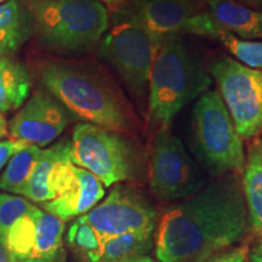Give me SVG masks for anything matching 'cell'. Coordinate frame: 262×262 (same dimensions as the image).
<instances>
[{
  "instance_id": "obj_1",
  "label": "cell",
  "mask_w": 262,
  "mask_h": 262,
  "mask_svg": "<svg viewBox=\"0 0 262 262\" xmlns=\"http://www.w3.org/2000/svg\"><path fill=\"white\" fill-rule=\"evenodd\" d=\"M248 210L241 182L225 175L169 209L156 233L159 262L205 261L247 233Z\"/></svg>"
},
{
  "instance_id": "obj_2",
  "label": "cell",
  "mask_w": 262,
  "mask_h": 262,
  "mask_svg": "<svg viewBox=\"0 0 262 262\" xmlns=\"http://www.w3.org/2000/svg\"><path fill=\"white\" fill-rule=\"evenodd\" d=\"M42 86L84 123L133 135L140 120L129 100L106 75L67 62H45Z\"/></svg>"
},
{
  "instance_id": "obj_3",
  "label": "cell",
  "mask_w": 262,
  "mask_h": 262,
  "mask_svg": "<svg viewBox=\"0 0 262 262\" xmlns=\"http://www.w3.org/2000/svg\"><path fill=\"white\" fill-rule=\"evenodd\" d=\"M210 84V75L183 37L164 39L149 78V126L156 131L170 129L182 108L209 90Z\"/></svg>"
},
{
  "instance_id": "obj_4",
  "label": "cell",
  "mask_w": 262,
  "mask_h": 262,
  "mask_svg": "<svg viewBox=\"0 0 262 262\" xmlns=\"http://www.w3.org/2000/svg\"><path fill=\"white\" fill-rule=\"evenodd\" d=\"M35 34L48 50L62 56L97 45L110 27V11L100 0H25Z\"/></svg>"
},
{
  "instance_id": "obj_5",
  "label": "cell",
  "mask_w": 262,
  "mask_h": 262,
  "mask_svg": "<svg viewBox=\"0 0 262 262\" xmlns=\"http://www.w3.org/2000/svg\"><path fill=\"white\" fill-rule=\"evenodd\" d=\"M162 41L125 8L113 12L100 41L101 57L116 70L143 116L147 113L150 72Z\"/></svg>"
},
{
  "instance_id": "obj_6",
  "label": "cell",
  "mask_w": 262,
  "mask_h": 262,
  "mask_svg": "<svg viewBox=\"0 0 262 262\" xmlns=\"http://www.w3.org/2000/svg\"><path fill=\"white\" fill-rule=\"evenodd\" d=\"M71 143L72 163L93 173L104 187L139 179L145 170V150L127 134L79 123Z\"/></svg>"
},
{
  "instance_id": "obj_7",
  "label": "cell",
  "mask_w": 262,
  "mask_h": 262,
  "mask_svg": "<svg viewBox=\"0 0 262 262\" xmlns=\"http://www.w3.org/2000/svg\"><path fill=\"white\" fill-rule=\"evenodd\" d=\"M192 145L198 159L212 175L243 171V140L219 90H206L196 98L192 112Z\"/></svg>"
},
{
  "instance_id": "obj_8",
  "label": "cell",
  "mask_w": 262,
  "mask_h": 262,
  "mask_svg": "<svg viewBox=\"0 0 262 262\" xmlns=\"http://www.w3.org/2000/svg\"><path fill=\"white\" fill-rule=\"evenodd\" d=\"M210 74L242 140L256 137L262 131V71L251 70L234 58L212 60Z\"/></svg>"
},
{
  "instance_id": "obj_9",
  "label": "cell",
  "mask_w": 262,
  "mask_h": 262,
  "mask_svg": "<svg viewBox=\"0 0 262 262\" xmlns=\"http://www.w3.org/2000/svg\"><path fill=\"white\" fill-rule=\"evenodd\" d=\"M149 186L162 201H180L205 186L199 165L170 129H159L152 141L148 163Z\"/></svg>"
},
{
  "instance_id": "obj_10",
  "label": "cell",
  "mask_w": 262,
  "mask_h": 262,
  "mask_svg": "<svg viewBox=\"0 0 262 262\" xmlns=\"http://www.w3.org/2000/svg\"><path fill=\"white\" fill-rule=\"evenodd\" d=\"M122 8L162 40L185 34L216 39L221 31L196 0H126Z\"/></svg>"
},
{
  "instance_id": "obj_11",
  "label": "cell",
  "mask_w": 262,
  "mask_h": 262,
  "mask_svg": "<svg viewBox=\"0 0 262 262\" xmlns=\"http://www.w3.org/2000/svg\"><path fill=\"white\" fill-rule=\"evenodd\" d=\"M80 219L104 242L130 232L155 228L157 211L152 203L136 188L118 185L103 202Z\"/></svg>"
},
{
  "instance_id": "obj_12",
  "label": "cell",
  "mask_w": 262,
  "mask_h": 262,
  "mask_svg": "<svg viewBox=\"0 0 262 262\" xmlns=\"http://www.w3.org/2000/svg\"><path fill=\"white\" fill-rule=\"evenodd\" d=\"M72 114L47 90L35 91L10 122L11 139L44 147L54 142L70 124Z\"/></svg>"
},
{
  "instance_id": "obj_13",
  "label": "cell",
  "mask_w": 262,
  "mask_h": 262,
  "mask_svg": "<svg viewBox=\"0 0 262 262\" xmlns=\"http://www.w3.org/2000/svg\"><path fill=\"white\" fill-rule=\"evenodd\" d=\"M72 143L62 140L41 150L24 195L34 203L54 201L66 191L73 178Z\"/></svg>"
},
{
  "instance_id": "obj_14",
  "label": "cell",
  "mask_w": 262,
  "mask_h": 262,
  "mask_svg": "<svg viewBox=\"0 0 262 262\" xmlns=\"http://www.w3.org/2000/svg\"><path fill=\"white\" fill-rule=\"evenodd\" d=\"M103 195L102 182L88 170L74 165L73 178L66 191L54 201L42 203L41 206L49 214L66 222L89 212Z\"/></svg>"
},
{
  "instance_id": "obj_15",
  "label": "cell",
  "mask_w": 262,
  "mask_h": 262,
  "mask_svg": "<svg viewBox=\"0 0 262 262\" xmlns=\"http://www.w3.org/2000/svg\"><path fill=\"white\" fill-rule=\"evenodd\" d=\"M206 9L222 31L245 40H262V11L237 0H206Z\"/></svg>"
},
{
  "instance_id": "obj_16",
  "label": "cell",
  "mask_w": 262,
  "mask_h": 262,
  "mask_svg": "<svg viewBox=\"0 0 262 262\" xmlns=\"http://www.w3.org/2000/svg\"><path fill=\"white\" fill-rule=\"evenodd\" d=\"M34 34V18L25 0L0 4V54H15Z\"/></svg>"
},
{
  "instance_id": "obj_17",
  "label": "cell",
  "mask_w": 262,
  "mask_h": 262,
  "mask_svg": "<svg viewBox=\"0 0 262 262\" xmlns=\"http://www.w3.org/2000/svg\"><path fill=\"white\" fill-rule=\"evenodd\" d=\"M32 89L27 67L10 54H0V114L18 110Z\"/></svg>"
},
{
  "instance_id": "obj_18",
  "label": "cell",
  "mask_w": 262,
  "mask_h": 262,
  "mask_svg": "<svg viewBox=\"0 0 262 262\" xmlns=\"http://www.w3.org/2000/svg\"><path fill=\"white\" fill-rule=\"evenodd\" d=\"M243 194L248 222L255 234L262 237V137L249 145L244 164Z\"/></svg>"
},
{
  "instance_id": "obj_19",
  "label": "cell",
  "mask_w": 262,
  "mask_h": 262,
  "mask_svg": "<svg viewBox=\"0 0 262 262\" xmlns=\"http://www.w3.org/2000/svg\"><path fill=\"white\" fill-rule=\"evenodd\" d=\"M64 222L39 209L35 217V234L25 262H58L63 251Z\"/></svg>"
},
{
  "instance_id": "obj_20",
  "label": "cell",
  "mask_w": 262,
  "mask_h": 262,
  "mask_svg": "<svg viewBox=\"0 0 262 262\" xmlns=\"http://www.w3.org/2000/svg\"><path fill=\"white\" fill-rule=\"evenodd\" d=\"M153 231L155 228L142 229L107 239L98 262H125L146 256L153 245Z\"/></svg>"
},
{
  "instance_id": "obj_21",
  "label": "cell",
  "mask_w": 262,
  "mask_h": 262,
  "mask_svg": "<svg viewBox=\"0 0 262 262\" xmlns=\"http://www.w3.org/2000/svg\"><path fill=\"white\" fill-rule=\"evenodd\" d=\"M41 150L40 147L31 145L16 153L6 164L5 170L0 176V189L24 195Z\"/></svg>"
},
{
  "instance_id": "obj_22",
  "label": "cell",
  "mask_w": 262,
  "mask_h": 262,
  "mask_svg": "<svg viewBox=\"0 0 262 262\" xmlns=\"http://www.w3.org/2000/svg\"><path fill=\"white\" fill-rule=\"evenodd\" d=\"M67 243L81 257L89 262H98L102 254L103 242L95 229L78 217L67 232Z\"/></svg>"
},
{
  "instance_id": "obj_23",
  "label": "cell",
  "mask_w": 262,
  "mask_h": 262,
  "mask_svg": "<svg viewBox=\"0 0 262 262\" xmlns=\"http://www.w3.org/2000/svg\"><path fill=\"white\" fill-rule=\"evenodd\" d=\"M216 39L239 63L251 70L262 71V40H245L222 29L216 35Z\"/></svg>"
},
{
  "instance_id": "obj_24",
  "label": "cell",
  "mask_w": 262,
  "mask_h": 262,
  "mask_svg": "<svg viewBox=\"0 0 262 262\" xmlns=\"http://www.w3.org/2000/svg\"><path fill=\"white\" fill-rule=\"evenodd\" d=\"M35 208L37 206L26 198L0 193V238L4 239L10 227L21 217L34 211Z\"/></svg>"
},
{
  "instance_id": "obj_25",
  "label": "cell",
  "mask_w": 262,
  "mask_h": 262,
  "mask_svg": "<svg viewBox=\"0 0 262 262\" xmlns=\"http://www.w3.org/2000/svg\"><path fill=\"white\" fill-rule=\"evenodd\" d=\"M28 146L31 145L24 142V141H18L15 139L0 141V170L4 168L6 164L9 163V160L11 159L16 153L27 148Z\"/></svg>"
},
{
  "instance_id": "obj_26",
  "label": "cell",
  "mask_w": 262,
  "mask_h": 262,
  "mask_svg": "<svg viewBox=\"0 0 262 262\" xmlns=\"http://www.w3.org/2000/svg\"><path fill=\"white\" fill-rule=\"evenodd\" d=\"M249 254L248 245H242V247L231 249L226 253H221L215 256L209 257L205 262H244Z\"/></svg>"
},
{
  "instance_id": "obj_27",
  "label": "cell",
  "mask_w": 262,
  "mask_h": 262,
  "mask_svg": "<svg viewBox=\"0 0 262 262\" xmlns=\"http://www.w3.org/2000/svg\"><path fill=\"white\" fill-rule=\"evenodd\" d=\"M251 262H262V237L258 239L257 243L254 245L249 253Z\"/></svg>"
},
{
  "instance_id": "obj_28",
  "label": "cell",
  "mask_w": 262,
  "mask_h": 262,
  "mask_svg": "<svg viewBox=\"0 0 262 262\" xmlns=\"http://www.w3.org/2000/svg\"><path fill=\"white\" fill-rule=\"evenodd\" d=\"M0 262H18L10 251L6 249L4 239L0 238Z\"/></svg>"
},
{
  "instance_id": "obj_29",
  "label": "cell",
  "mask_w": 262,
  "mask_h": 262,
  "mask_svg": "<svg viewBox=\"0 0 262 262\" xmlns=\"http://www.w3.org/2000/svg\"><path fill=\"white\" fill-rule=\"evenodd\" d=\"M100 2L103 3L104 5L110 6L111 9L116 11V10H118L119 8H122V6L125 4L126 0H100Z\"/></svg>"
},
{
  "instance_id": "obj_30",
  "label": "cell",
  "mask_w": 262,
  "mask_h": 262,
  "mask_svg": "<svg viewBox=\"0 0 262 262\" xmlns=\"http://www.w3.org/2000/svg\"><path fill=\"white\" fill-rule=\"evenodd\" d=\"M8 135V123L3 114H0V140L4 139Z\"/></svg>"
},
{
  "instance_id": "obj_31",
  "label": "cell",
  "mask_w": 262,
  "mask_h": 262,
  "mask_svg": "<svg viewBox=\"0 0 262 262\" xmlns=\"http://www.w3.org/2000/svg\"><path fill=\"white\" fill-rule=\"evenodd\" d=\"M125 262H156V261L146 255V256L136 257V258H133V260H129V261H125Z\"/></svg>"
},
{
  "instance_id": "obj_32",
  "label": "cell",
  "mask_w": 262,
  "mask_h": 262,
  "mask_svg": "<svg viewBox=\"0 0 262 262\" xmlns=\"http://www.w3.org/2000/svg\"><path fill=\"white\" fill-rule=\"evenodd\" d=\"M237 2L248 3V4H257V3H261L262 0H237Z\"/></svg>"
},
{
  "instance_id": "obj_33",
  "label": "cell",
  "mask_w": 262,
  "mask_h": 262,
  "mask_svg": "<svg viewBox=\"0 0 262 262\" xmlns=\"http://www.w3.org/2000/svg\"><path fill=\"white\" fill-rule=\"evenodd\" d=\"M6 2H8V0H0V4H4Z\"/></svg>"
},
{
  "instance_id": "obj_34",
  "label": "cell",
  "mask_w": 262,
  "mask_h": 262,
  "mask_svg": "<svg viewBox=\"0 0 262 262\" xmlns=\"http://www.w3.org/2000/svg\"><path fill=\"white\" fill-rule=\"evenodd\" d=\"M206 261V260H205ZM205 261H199V262H205Z\"/></svg>"
}]
</instances>
